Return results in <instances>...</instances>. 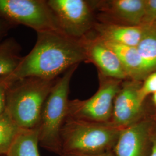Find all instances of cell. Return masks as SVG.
Wrapping results in <instances>:
<instances>
[{
  "instance_id": "obj_1",
  "label": "cell",
  "mask_w": 156,
  "mask_h": 156,
  "mask_svg": "<svg viewBox=\"0 0 156 156\" xmlns=\"http://www.w3.org/2000/svg\"><path fill=\"white\" fill-rule=\"evenodd\" d=\"M86 60L81 40L72 38L62 32L38 33L32 50L22 57L16 69L4 79L9 84L31 77L53 80Z\"/></svg>"
},
{
  "instance_id": "obj_2",
  "label": "cell",
  "mask_w": 156,
  "mask_h": 156,
  "mask_svg": "<svg viewBox=\"0 0 156 156\" xmlns=\"http://www.w3.org/2000/svg\"><path fill=\"white\" fill-rule=\"evenodd\" d=\"M123 129L111 123L67 118L61 130L62 156H89L113 151Z\"/></svg>"
},
{
  "instance_id": "obj_3",
  "label": "cell",
  "mask_w": 156,
  "mask_h": 156,
  "mask_svg": "<svg viewBox=\"0 0 156 156\" xmlns=\"http://www.w3.org/2000/svg\"><path fill=\"white\" fill-rule=\"evenodd\" d=\"M56 80L31 77L10 85L6 111L19 128L33 129L38 126L45 101Z\"/></svg>"
},
{
  "instance_id": "obj_4",
  "label": "cell",
  "mask_w": 156,
  "mask_h": 156,
  "mask_svg": "<svg viewBox=\"0 0 156 156\" xmlns=\"http://www.w3.org/2000/svg\"><path fill=\"white\" fill-rule=\"evenodd\" d=\"M78 65L70 68L58 78L45 101L39 125V143L48 151L62 156L61 130L66 120L68 94L73 74Z\"/></svg>"
},
{
  "instance_id": "obj_5",
  "label": "cell",
  "mask_w": 156,
  "mask_h": 156,
  "mask_svg": "<svg viewBox=\"0 0 156 156\" xmlns=\"http://www.w3.org/2000/svg\"><path fill=\"white\" fill-rule=\"evenodd\" d=\"M100 86L90 98L69 100L67 118L98 123H110L115 98L122 81L99 74Z\"/></svg>"
},
{
  "instance_id": "obj_6",
  "label": "cell",
  "mask_w": 156,
  "mask_h": 156,
  "mask_svg": "<svg viewBox=\"0 0 156 156\" xmlns=\"http://www.w3.org/2000/svg\"><path fill=\"white\" fill-rule=\"evenodd\" d=\"M0 16L33 28L37 33L62 32L47 1L0 0Z\"/></svg>"
},
{
  "instance_id": "obj_7",
  "label": "cell",
  "mask_w": 156,
  "mask_h": 156,
  "mask_svg": "<svg viewBox=\"0 0 156 156\" xmlns=\"http://www.w3.org/2000/svg\"><path fill=\"white\" fill-rule=\"evenodd\" d=\"M62 33L80 40L93 26V16L89 4L84 0L47 1Z\"/></svg>"
},
{
  "instance_id": "obj_8",
  "label": "cell",
  "mask_w": 156,
  "mask_h": 156,
  "mask_svg": "<svg viewBox=\"0 0 156 156\" xmlns=\"http://www.w3.org/2000/svg\"><path fill=\"white\" fill-rule=\"evenodd\" d=\"M142 82L129 80L122 83L113 103L111 122L124 128L145 117L144 103L140 97Z\"/></svg>"
},
{
  "instance_id": "obj_9",
  "label": "cell",
  "mask_w": 156,
  "mask_h": 156,
  "mask_svg": "<svg viewBox=\"0 0 156 156\" xmlns=\"http://www.w3.org/2000/svg\"><path fill=\"white\" fill-rule=\"evenodd\" d=\"M156 121L144 117L123 128L113 151L115 156H149L151 135Z\"/></svg>"
},
{
  "instance_id": "obj_10",
  "label": "cell",
  "mask_w": 156,
  "mask_h": 156,
  "mask_svg": "<svg viewBox=\"0 0 156 156\" xmlns=\"http://www.w3.org/2000/svg\"><path fill=\"white\" fill-rule=\"evenodd\" d=\"M86 60L93 62L98 68L99 74L118 80H124L128 76L117 55L106 45L104 40L97 38L83 41Z\"/></svg>"
},
{
  "instance_id": "obj_11",
  "label": "cell",
  "mask_w": 156,
  "mask_h": 156,
  "mask_svg": "<svg viewBox=\"0 0 156 156\" xmlns=\"http://www.w3.org/2000/svg\"><path fill=\"white\" fill-rule=\"evenodd\" d=\"M146 25L130 26L116 24L97 26L100 37L104 41L120 45L136 47L142 39Z\"/></svg>"
},
{
  "instance_id": "obj_12",
  "label": "cell",
  "mask_w": 156,
  "mask_h": 156,
  "mask_svg": "<svg viewBox=\"0 0 156 156\" xmlns=\"http://www.w3.org/2000/svg\"><path fill=\"white\" fill-rule=\"evenodd\" d=\"M104 41L106 45L117 55L128 78L133 80L142 82L150 74L136 47Z\"/></svg>"
},
{
  "instance_id": "obj_13",
  "label": "cell",
  "mask_w": 156,
  "mask_h": 156,
  "mask_svg": "<svg viewBox=\"0 0 156 156\" xmlns=\"http://www.w3.org/2000/svg\"><path fill=\"white\" fill-rule=\"evenodd\" d=\"M105 8L111 15L130 26L142 25L145 0H112L106 1Z\"/></svg>"
},
{
  "instance_id": "obj_14",
  "label": "cell",
  "mask_w": 156,
  "mask_h": 156,
  "mask_svg": "<svg viewBox=\"0 0 156 156\" xmlns=\"http://www.w3.org/2000/svg\"><path fill=\"white\" fill-rule=\"evenodd\" d=\"M39 131L20 128L6 156H40L38 151Z\"/></svg>"
},
{
  "instance_id": "obj_15",
  "label": "cell",
  "mask_w": 156,
  "mask_h": 156,
  "mask_svg": "<svg viewBox=\"0 0 156 156\" xmlns=\"http://www.w3.org/2000/svg\"><path fill=\"white\" fill-rule=\"evenodd\" d=\"M136 49L149 73L156 71V22L146 25Z\"/></svg>"
},
{
  "instance_id": "obj_16",
  "label": "cell",
  "mask_w": 156,
  "mask_h": 156,
  "mask_svg": "<svg viewBox=\"0 0 156 156\" xmlns=\"http://www.w3.org/2000/svg\"><path fill=\"white\" fill-rule=\"evenodd\" d=\"M13 39L0 42V79L9 76L19 66L22 57Z\"/></svg>"
},
{
  "instance_id": "obj_17",
  "label": "cell",
  "mask_w": 156,
  "mask_h": 156,
  "mask_svg": "<svg viewBox=\"0 0 156 156\" xmlns=\"http://www.w3.org/2000/svg\"><path fill=\"white\" fill-rule=\"evenodd\" d=\"M20 128L6 111L0 115V154H6Z\"/></svg>"
},
{
  "instance_id": "obj_18",
  "label": "cell",
  "mask_w": 156,
  "mask_h": 156,
  "mask_svg": "<svg viewBox=\"0 0 156 156\" xmlns=\"http://www.w3.org/2000/svg\"><path fill=\"white\" fill-rule=\"evenodd\" d=\"M156 92V71L151 73L142 82L140 89V100L144 102L146 98Z\"/></svg>"
},
{
  "instance_id": "obj_19",
  "label": "cell",
  "mask_w": 156,
  "mask_h": 156,
  "mask_svg": "<svg viewBox=\"0 0 156 156\" xmlns=\"http://www.w3.org/2000/svg\"><path fill=\"white\" fill-rule=\"evenodd\" d=\"M156 22V0H145V11L142 24L151 25Z\"/></svg>"
},
{
  "instance_id": "obj_20",
  "label": "cell",
  "mask_w": 156,
  "mask_h": 156,
  "mask_svg": "<svg viewBox=\"0 0 156 156\" xmlns=\"http://www.w3.org/2000/svg\"><path fill=\"white\" fill-rule=\"evenodd\" d=\"M9 86L10 84L6 81L4 78L0 79V115L6 111V94Z\"/></svg>"
},
{
  "instance_id": "obj_21",
  "label": "cell",
  "mask_w": 156,
  "mask_h": 156,
  "mask_svg": "<svg viewBox=\"0 0 156 156\" xmlns=\"http://www.w3.org/2000/svg\"><path fill=\"white\" fill-rule=\"evenodd\" d=\"M149 156H156V124L151 135V149Z\"/></svg>"
},
{
  "instance_id": "obj_22",
  "label": "cell",
  "mask_w": 156,
  "mask_h": 156,
  "mask_svg": "<svg viewBox=\"0 0 156 156\" xmlns=\"http://www.w3.org/2000/svg\"><path fill=\"white\" fill-rule=\"evenodd\" d=\"M64 156H115V154L113 151H106L101 154H94V155H86V156H83V155H73V154H69V155H66Z\"/></svg>"
},
{
  "instance_id": "obj_23",
  "label": "cell",
  "mask_w": 156,
  "mask_h": 156,
  "mask_svg": "<svg viewBox=\"0 0 156 156\" xmlns=\"http://www.w3.org/2000/svg\"><path fill=\"white\" fill-rule=\"evenodd\" d=\"M152 101L153 102L154 106L156 107V92L152 94Z\"/></svg>"
},
{
  "instance_id": "obj_24",
  "label": "cell",
  "mask_w": 156,
  "mask_h": 156,
  "mask_svg": "<svg viewBox=\"0 0 156 156\" xmlns=\"http://www.w3.org/2000/svg\"><path fill=\"white\" fill-rule=\"evenodd\" d=\"M2 30V24L0 22V33L1 32Z\"/></svg>"
}]
</instances>
